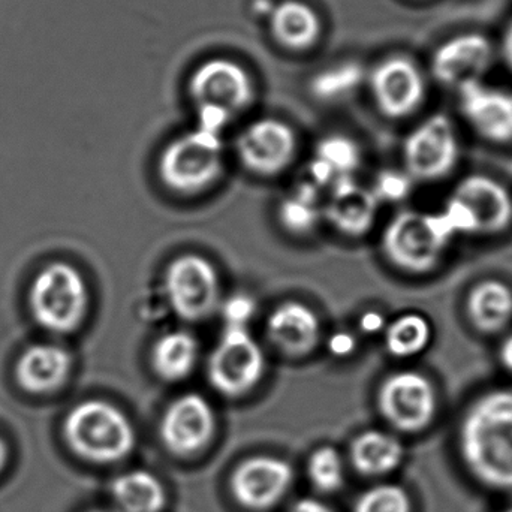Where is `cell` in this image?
<instances>
[{"instance_id":"1","label":"cell","mask_w":512,"mask_h":512,"mask_svg":"<svg viewBox=\"0 0 512 512\" xmlns=\"http://www.w3.org/2000/svg\"><path fill=\"white\" fill-rule=\"evenodd\" d=\"M460 451L475 478L512 490V390L478 397L463 417Z\"/></svg>"},{"instance_id":"2","label":"cell","mask_w":512,"mask_h":512,"mask_svg":"<svg viewBox=\"0 0 512 512\" xmlns=\"http://www.w3.org/2000/svg\"><path fill=\"white\" fill-rule=\"evenodd\" d=\"M62 433L75 456L95 465L120 462L135 447L131 420L104 400H86L75 405L63 420Z\"/></svg>"},{"instance_id":"3","label":"cell","mask_w":512,"mask_h":512,"mask_svg":"<svg viewBox=\"0 0 512 512\" xmlns=\"http://www.w3.org/2000/svg\"><path fill=\"white\" fill-rule=\"evenodd\" d=\"M188 92L198 110V128L215 134L255 101L254 78L245 66L227 57H213L197 66Z\"/></svg>"},{"instance_id":"4","label":"cell","mask_w":512,"mask_h":512,"mask_svg":"<svg viewBox=\"0 0 512 512\" xmlns=\"http://www.w3.org/2000/svg\"><path fill=\"white\" fill-rule=\"evenodd\" d=\"M454 237L441 212L405 210L388 222L382 233L381 248L394 267L420 276L438 267Z\"/></svg>"},{"instance_id":"5","label":"cell","mask_w":512,"mask_h":512,"mask_svg":"<svg viewBox=\"0 0 512 512\" xmlns=\"http://www.w3.org/2000/svg\"><path fill=\"white\" fill-rule=\"evenodd\" d=\"M33 319L48 333H74L89 309V289L80 271L66 262L42 268L29 289Z\"/></svg>"},{"instance_id":"6","label":"cell","mask_w":512,"mask_h":512,"mask_svg":"<svg viewBox=\"0 0 512 512\" xmlns=\"http://www.w3.org/2000/svg\"><path fill=\"white\" fill-rule=\"evenodd\" d=\"M224 168L221 134L197 128L171 141L158 161L161 182L182 195L200 194L213 185Z\"/></svg>"},{"instance_id":"7","label":"cell","mask_w":512,"mask_h":512,"mask_svg":"<svg viewBox=\"0 0 512 512\" xmlns=\"http://www.w3.org/2000/svg\"><path fill=\"white\" fill-rule=\"evenodd\" d=\"M264 372V352L248 328L225 327L207 363L212 387L222 396L236 399L251 393Z\"/></svg>"},{"instance_id":"8","label":"cell","mask_w":512,"mask_h":512,"mask_svg":"<svg viewBox=\"0 0 512 512\" xmlns=\"http://www.w3.org/2000/svg\"><path fill=\"white\" fill-rule=\"evenodd\" d=\"M164 286L171 309L183 321H204L221 306L218 271L203 256L173 259L165 270Z\"/></svg>"},{"instance_id":"9","label":"cell","mask_w":512,"mask_h":512,"mask_svg":"<svg viewBox=\"0 0 512 512\" xmlns=\"http://www.w3.org/2000/svg\"><path fill=\"white\" fill-rule=\"evenodd\" d=\"M460 146L450 117L433 114L412 129L403 143L405 171L418 182H438L456 168Z\"/></svg>"},{"instance_id":"10","label":"cell","mask_w":512,"mask_h":512,"mask_svg":"<svg viewBox=\"0 0 512 512\" xmlns=\"http://www.w3.org/2000/svg\"><path fill=\"white\" fill-rule=\"evenodd\" d=\"M378 408L394 429L417 433L426 429L438 411L435 385L423 373L402 370L382 381L378 390Z\"/></svg>"},{"instance_id":"11","label":"cell","mask_w":512,"mask_h":512,"mask_svg":"<svg viewBox=\"0 0 512 512\" xmlns=\"http://www.w3.org/2000/svg\"><path fill=\"white\" fill-rule=\"evenodd\" d=\"M378 110L388 119L412 116L426 98V78L418 63L405 54H393L367 74Z\"/></svg>"},{"instance_id":"12","label":"cell","mask_w":512,"mask_h":512,"mask_svg":"<svg viewBox=\"0 0 512 512\" xmlns=\"http://www.w3.org/2000/svg\"><path fill=\"white\" fill-rule=\"evenodd\" d=\"M236 152L246 170L271 177L285 171L297 152V137L282 120L259 119L237 137Z\"/></svg>"},{"instance_id":"13","label":"cell","mask_w":512,"mask_h":512,"mask_svg":"<svg viewBox=\"0 0 512 512\" xmlns=\"http://www.w3.org/2000/svg\"><path fill=\"white\" fill-rule=\"evenodd\" d=\"M216 432V415L200 394L177 397L161 418L162 444L176 456H192L207 447Z\"/></svg>"},{"instance_id":"14","label":"cell","mask_w":512,"mask_h":512,"mask_svg":"<svg viewBox=\"0 0 512 512\" xmlns=\"http://www.w3.org/2000/svg\"><path fill=\"white\" fill-rule=\"evenodd\" d=\"M462 116L483 140L493 144L512 143V92L471 81L459 87Z\"/></svg>"},{"instance_id":"15","label":"cell","mask_w":512,"mask_h":512,"mask_svg":"<svg viewBox=\"0 0 512 512\" xmlns=\"http://www.w3.org/2000/svg\"><path fill=\"white\" fill-rule=\"evenodd\" d=\"M495 59L492 41L483 33L468 32L448 39L433 51V77L444 86L457 87L478 81Z\"/></svg>"},{"instance_id":"16","label":"cell","mask_w":512,"mask_h":512,"mask_svg":"<svg viewBox=\"0 0 512 512\" xmlns=\"http://www.w3.org/2000/svg\"><path fill=\"white\" fill-rule=\"evenodd\" d=\"M292 469L283 460L270 456L252 457L234 471L231 492L248 510L262 511L282 501L291 489Z\"/></svg>"},{"instance_id":"17","label":"cell","mask_w":512,"mask_h":512,"mask_svg":"<svg viewBox=\"0 0 512 512\" xmlns=\"http://www.w3.org/2000/svg\"><path fill=\"white\" fill-rule=\"evenodd\" d=\"M378 209L372 189L358 185L352 177H340L330 186L322 216L343 236L361 237L372 230Z\"/></svg>"},{"instance_id":"18","label":"cell","mask_w":512,"mask_h":512,"mask_svg":"<svg viewBox=\"0 0 512 512\" xmlns=\"http://www.w3.org/2000/svg\"><path fill=\"white\" fill-rule=\"evenodd\" d=\"M474 213L478 234L504 233L512 224V197L498 180L472 174L460 180L453 192Z\"/></svg>"},{"instance_id":"19","label":"cell","mask_w":512,"mask_h":512,"mask_svg":"<svg viewBox=\"0 0 512 512\" xmlns=\"http://www.w3.org/2000/svg\"><path fill=\"white\" fill-rule=\"evenodd\" d=\"M72 357L56 343H36L18 357L15 379L26 393L47 396L56 393L68 382Z\"/></svg>"},{"instance_id":"20","label":"cell","mask_w":512,"mask_h":512,"mask_svg":"<svg viewBox=\"0 0 512 512\" xmlns=\"http://www.w3.org/2000/svg\"><path fill=\"white\" fill-rule=\"evenodd\" d=\"M267 337L283 354L304 357L318 346L321 322L306 304L286 301L268 316Z\"/></svg>"},{"instance_id":"21","label":"cell","mask_w":512,"mask_h":512,"mask_svg":"<svg viewBox=\"0 0 512 512\" xmlns=\"http://www.w3.org/2000/svg\"><path fill=\"white\" fill-rule=\"evenodd\" d=\"M274 41L285 50L303 53L318 44L322 20L318 12L301 0H282L268 15Z\"/></svg>"},{"instance_id":"22","label":"cell","mask_w":512,"mask_h":512,"mask_svg":"<svg viewBox=\"0 0 512 512\" xmlns=\"http://www.w3.org/2000/svg\"><path fill=\"white\" fill-rule=\"evenodd\" d=\"M466 315L480 333H501L512 321L511 286L499 279L481 280L466 297Z\"/></svg>"},{"instance_id":"23","label":"cell","mask_w":512,"mask_h":512,"mask_svg":"<svg viewBox=\"0 0 512 512\" xmlns=\"http://www.w3.org/2000/svg\"><path fill=\"white\" fill-rule=\"evenodd\" d=\"M200 345L188 331H170L156 340L150 354L153 372L165 382L188 378L197 366Z\"/></svg>"},{"instance_id":"24","label":"cell","mask_w":512,"mask_h":512,"mask_svg":"<svg viewBox=\"0 0 512 512\" xmlns=\"http://www.w3.org/2000/svg\"><path fill=\"white\" fill-rule=\"evenodd\" d=\"M402 459L403 447L399 439L382 430H367L352 442V463L367 477L390 474L399 468Z\"/></svg>"},{"instance_id":"25","label":"cell","mask_w":512,"mask_h":512,"mask_svg":"<svg viewBox=\"0 0 512 512\" xmlns=\"http://www.w3.org/2000/svg\"><path fill=\"white\" fill-rule=\"evenodd\" d=\"M110 492L122 512H162L167 505L165 487L147 471L119 475L111 484Z\"/></svg>"},{"instance_id":"26","label":"cell","mask_w":512,"mask_h":512,"mask_svg":"<svg viewBox=\"0 0 512 512\" xmlns=\"http://www.w3.org/2000/svg\"><path fill=\"white\" fill-rule=\"evenodd\" d=\"M433 327L421 313H405L385 328V348L400 360L417 357L432 343Z\"/></svg>"},{"instance_id":"27","label":"cell","mask_w":512,"mask_h":512,"mask_svg":"<svg viewBox=\"0 0 512 512\" xmlns=\"http://www.w3.org/2000/svg\"><path fill=\"white\" fill-rule=\"evenodd\" d=\"M318 192V186L310 182L297 186V189L280 203V224L295 234L312 231L322 216Z\"/></svg>"},{"instance_id":"28","label":"cell","mask_w":512,"mask_h":512,"mask_svg":"<svg viewBox=\"0 0 512 512\" xmlns=\"http://www.w3.org/2000/svg\"><path fill=\"white\" fill-rule=\"evenodd\" d=\"M315 158L333 170L337 179L352 177L361 164V150L352 138L346 135H327L316 144Z\"/></svg>"},{"instance_id":"29","label":"cell","mask_w":512,"mask_h":512,"mask_svg":"<svg viewBox=\"0 0 512 512\" xmlns=\"http://www.w3.org/2000/svg\"><path fill=\"white\" fill-rule=\"evenodd\" d=\"M363 78H367L366 72L358 63H342L334 68L322 71L312 81L313 95L325 101H333L343 96L351 95Z\"/></svg>"},{"instance_id":"30","label":"cell","mask_w":512,"mask_h":512,"mask_svg":"<svg viewBox=\"0 0 512 512\" xmlns=\"http://www.w3.org/2000/svg\"><path fill=\"white\" fill-rule=\"evenodd\" d=\"M310 483L322 493H334L343 486L345 466L342 457L334 448H318L307 463Z\"/></svg>"},{"instance_id":"31","label":"cell","mask_w":512,"mask_h":512,"mask_svg":"<svg viewBox=\"0 0 512 512\" xmlns=\"http://www.w3.org/2000/svg\"><path fill=\"white\" fill-rule=\"evenodd\" d=\"M354 512H411V499L402 487L385 484L363 493Z\"/></svg>"},{"instance_id":"32","label":"cell","mask_w":512,"mask_h":512,"mask_svg":"<svg viewBox=\"0 0 512 512\" xmlns=\"http://www.w3.org/2000/svg\"><path fill=\"white\" fill-rule=\"evenodd\" d=\"M414 180L406 171L384 170L373 183L372 192L381 203L396 204L405 201L412 192Z\"/></svg>"},{"instance_id":"33","label":"cell","mask_w":512,"mask_h":512,"mask_svg":"<svg viewBox=\"0 0 512 512\" xmlns=\"http://www.w3.org/2000/svg\"><path fill=\"white\" fill-rule=\"evenodd\" d=\"M445 221L453 230L454 236H474L478 234V224L475 221L474 213L460 198L451 195L441 210Z\"/></svg>"},{"instance_id":"34","label":"cell","mask_w":512,"mask_h":512,"mask_svg":"<svg viewBox=\"0 0 512 512\" xmlns=\"http://www.w3.org/2000/svg\"><path fill=\"white\" fill-rule=\"evenodd\" d=\"M227 327L248 328V322L254 318L256 304L254 298L246 294H236L219 306Z\"/></svg>"},{"instance_id":"35","label":"cell","mask_w":512,"mask_h":512,"mask_svg":"<svg viewBox=\"0 0 512 512\" xmlns=\"http://www.w3.org/2000/svg\"><path fill=\"white\" fill-rule=\"evenodd\" d=\"M354 346V337L348 336V334H336V336L331 339V349H333L336 355L348 354V352H352Z\"/></svg>"},{"instance_id":"36","label":"cell","mask_w":512,"mask_h":512,"mask_svg":"<svg viewBox=\"0 0 512 512\" xmlns=\"http://www.w3.org/2000/svg\"><path fill=\"white\" fill-rule=\"evenodd\" d=\"M289 512H334L327 505L322 502L315 501V499H303L298 501Z\"/></svg>"},{"instance_id":"37","label":"cell","mask_w":512,"mask_h":512,"mask_svg":"<svg viewBox=\"0 0 512 512\" xmlns=\"http://www.w3.org/2000/svg\"><path fill=\"white\" fill-rule=\"evenodd\" d=\"M501 53L508 68L512 71V20L502 36Z\"/></svg>"},{"instance_id":"38","label":"cell","mask_w":512,"mask_h":512,"mask_svg":"<svg viewBox=\"0 0 512 512\" xmlns=\"http://www.w3.org/2000/svg\"><path fill=\"white\" fill-rule=\"evenodd\" d=\"M361 325H363L364 331H367V333H376V331L384 327V318L379 313H367L361 319Z\"/></svg>"},{"instance_id":"39","label":"cell","mask_w":512,"mask_h":512,"mask_svg":"<svg viewBox=\"0 0 512 512\" xmlns=\"http://www.w3.org/2000/svg\"><path fill=\"white\" fill-rule=\"evenodd\" d=\"M499 360H501L502 366L512 373V333L502 342L501 349H499Z\"/></svg>"},{"instance_id":"40","label":"cell","mask_w":512,"mask_h":512,"mask_svg":"<svg viewBox=\"0 0 512 512\" xmlns=\"http://www.w3.org/2000/svg\"><path fill=\"white\" fill-rule=\"evenodd\" d=\"M9 460V448L6 445L5 439L0 436V474H2L3 469L8 465Z\"/></svg>"},{"instance_id":"41","label":"cell","mask_w":512,"mask_h":512,"mask_svg":"<svg viewBox=\"0 0 512 512\" xmlns=\"http://www.w3.org/2000/svg\"><path fill=\"white\" fill-rule=\"evenodd\" d=\"M504 512H512V507L508 508V510H505Z\"/></svg>"}]
</instances>
